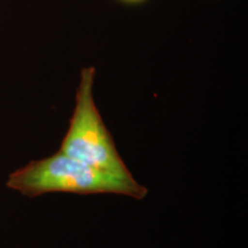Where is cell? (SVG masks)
I'll return each instance as SVG.
<instances>
[{
	"instance_id": "1",
	"label": "cell",
	"mask_w": 248,
	"mask_h": 248,
	"mask_svg": "<svg viewBox=\"0 0 248 248\" xmlns=\"http://www.w3.org/2000/svg\"><path fill=\"white\" fill-rule=\"evenodd\" d=\"M6 186L28 198L47 193L126 195L141 200L148 190L131 175L101 170L58 151L48 157L30 161L8 176Z\"/></svg>"
},
{
	"instance_id": "2",
	"label": "cell",
	"mask_w": 248,
	"mask_h": 248,
	"mask_svg": "<svg viewBox=\"0 0 248 248\" xmlns=\"http://www.w3.org/2000/svg\"><path fill=\"white\" fill-rule=\"evenodd\" d=\"M94 67L83 68L80 71L75 108L59 151L94 168L119 175H131L94 102Z\"/></svg>"
},
{
	"instance_id": "3",
	"label": "cell",
	"mask_w": 248,
	"mask_h": 248,
	"mask_svg": "<svg viewBox=\"0 0 248 248\" xmlns=\"http://www.w3.org/2000/svg\"><path fill=\"white\" fill-rule=\"evenodd\" d=\"M117 1L126 6H139L150 1V0H117Z\"/></svg>"
}]
</instances>
